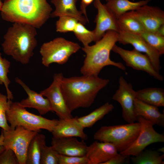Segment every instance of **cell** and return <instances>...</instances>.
Segmentation results:
<instances>
[{"mask_svg": "<svg viewBox=\"0 0 164 164\" xmlns=\"http://www.w3.org/2000/svg\"><path fill=\"white\" fill-rule=\"evenodd\" d=\"M4 137L2 132L1 131L0 135V145H3Z\"/></svg>", "mask_w": 164, "mask_h": 164, "instance_id": "cell-39", "label": "cell"}, {"mask_svg": "<svg viewBox=\"0 0 164 164\" xmlns=\"http://www.w3.org/2000/svg\"><path fill=\"white\" fill-rule=\"evenodd\" d=\"M59 164H88L86 156H67L59 154Z\"/></svg>", "mask_w": 164, "mask_h": 164, "instance_id": "cell-34", "label": "cell"}, {"mask_svg": "<svg viewBox=\"0 0 164 164\" xmlns=\"http://www.w3.org/2000/svg\"><path fill=\"white\" fill-rule=\"evenodd\" d=\"M52 11L47 0H5L1 14L5 21L25 23L37 29L47 21Z\"/></svg>", "mask_w": 164, "mask_h": 164, "instance_id": "cell-2", "label": "cell"}, {"mask_svg": "<svg viewBox=\"0 0 164 164\" xmlns=\"http://www.w3.org/2000/svg\"><path fill=\"white\" fill-rule=\"evenodd\" d=\"M78 0H51V2L55 7V10L52 12L50 17L52 18L62 16H69L77 19L79 22L84 25L88 20L83 15L80 11L76 7Z\"/></svg>", "mask_w": 164, "mask_h": 164, "instance_id": "cell-20", "label": "cell"}, {"mask_svg": "<svg viewBox=\"0 0 164 164\" xmlns=\"http://www.w3.org/2000/svg\"><path fill=\"white\" fill-rule=\"evenodd\" d=\"M0 164H19L18 159L13 151L5 149L0 153Z\"/></svg>", "mask_w": 164, "mask_h": 164, "instance_id": "cell-35", "label": "cell"}, {"mask_svg": "<svg viewBox=\"0 0 164 164\" xmlns=\"http://www.w3.org/2000/svg\"><path fill=\"white\" fill-rule=\"evenodd\" d=\"M130 156L118 153L103 164H124L129 163Z\"/></svg>", "mask_w": 164, "mask_h": 164, "instance_id": "cell-36", "label": "cell"}, {"mask_svg": "<svg viewBox=\"0 0 164 164\" xmlns=\"http://www.w3.org/2000/svg\"><path fill=\"white\" fill-rule=\"evenodd\" d=\"M109 81L108 79L98 76L63 77L61 81V90L70 112L79 108L90 107L98 93Z\"/></svg>", "mask_w": 164, "mask_h": 164, "instance_id": "cell-1", "label": "cell"}, {"mask_svg": "<svg viewBox=\"0 0 164 164\" xmlns=\"http://www.w3.org/2000/svg\"><path fill=\"white\" fill-rule=\"evenodd\" d=\"M15 82L20 85L26 92L28 97L20 102L25 108H32L36 109L40 115H44L52 111L50 102L46 98L40 93H38L30 89L23 81L18 77L15 78Z\"/></svg>", "mask_w": 164, "mask_h": 164, "instance_id": "cell-19", "label": "cell"}, {"mask_svg": "<svg viewBox=\"0 0 164 164\" xmlns=\"http://www.w3.org/2000/svg\"><path fill=\"white\" fill-rule=\"evenodd\" d=\"M159 152H161L164 153V147L159 149L157 150Z\"/></svg>", "mask_w": 164, "mask_h": 164, "instance_id": "cell-40", "label": "cell"}, {"mask_svg": "<svg viewBox=\"0 0 164 164\" xmlns=\"http://www.w3.org/2000/svg\"><path fill=\"white\" fill-rule=\"evenodd\" d=\"M10 62L5 58H3L0 53V84H4L5 87L8 100H12L13 96L9 88L10 81L7 75L9 73Z\"/></svg>", "mask_w": 164, "mask_h": 164, "instance_id": "cell-29", "label": "cell"}, {"mask_svg": "<svg viewBox=\"0 0 164 164\" xmlns=\"http://www.w3.org/2000/svg\"><path fill=\"white\" fill-rule=\"evenodd\" d=\"M107 2L109 1V0H105ZM132 1H134L135 0H132Z\"/></svg>", "mask_w": 164, "mask_h": 164, "instance_id": "cell-43", "label": "cell"}, {"mask_svg": "<svg viewBox=\"0 0 164 164\" xmlns=\"http://www.w3.org/2000/svg\"><path fill=\"white\" fill-rule=\"evenodd\" d=\"M151 0L134 2L129 0H109L105 5L117 18L126 12L136 10L141 7L147 5Z\"/></svg>", "mask_w": 164, "mask_h": 164, "instance_id": "cell-22", "label": "cell"}, {"mask_svg": "<svg viewBox=\"0 0 164 164\" xmlns=\"http://www.w3.org/2000/svg\"><path fill=\"white\" fill-rule=\"evenodd\" d=\"M137 121L141 125L139 133L135 141L127 149L120 154L128 156H135L144 150L151 144L164 142V135L154 128V125L143 118L138 116Z\"/></svg>", "mask_w": 164, "mask_h": 164, "instance_id": "cell-9", "label": "cell"}, {"mask_svg": "<svg viewBox=\"0 0 164 164\" xmlns=\"http://www.w3.org/2000/svg\"><path fill=\"white\" fill-rule=\"evenodd\" d=\"M7 100V96L0 92V128L6 131L12 129L6 118V112L9 105V101Z\"/></svg>", "mask_w": 164, "mask_h": 164, "instance_id": "cell-33", "label": "cell"}, {"mask_svg": "<svg viewBox=\"0 0 164 164\" xmlns=\"http://www.w3.org/2000/svg\"><path fill=\"white\" fill-rule=\"evenodd\" d=\"M3 4V2H2L1 0H0V11H1L2 5Z\"/></svg>", "mask_w": 164, "mask_h": 164, "instance_id": "cell-42", "label": "cell"}, {"mask_svg": "<svg viewBox=\"0 0 164 164\" xmlns=\"http://www.w3.org/2000/svg\"><path fill=\"white\" fill-rule=\"evenodd\" d=\"M51 146L59 154L67 156L85 155L87 146L75 137H53Z\"/></svg>", "mask_w": 164, "mask_h": 164, "instance_id": "cell-16", "label": "cell"}, {"mask_svg": "<svg viewBox=\"0 0 164 164\" xmlns=\"http://www.w3.org/2000/svg\"><path fill=\"white\" fill-rule=\"evenodd\" d=\"M135 12L145 30L155 32L164 24V12L158 7L145 5Z\"/></svg>", "mask_w": 164, "mask_h": 164, "instance_id": "cell-15", "label": "cell"}, {"mask_svg": "<svg viewBox=\"0 0 164 164\" xmlns=\"http://www.w3.org/2000/svg\"><path fill=\"white\" fill-rule=\"evenodd\" d=\"M155 32L161 36H164V24L159 27Z\"/></svg>", "mask_w": 164, "mask_h": 164, "instance_id": "cell-38", "label": "cell"}, {"mask_svg": "<svg viewBox=\"0 0 164 164\" xmlns=\"http://www.w3.org/2000/svg\"><path fill=\"white\" fill-rule=\"evenodd\" d=\"M79 22L76 18L69 16L59 17L56 22V31L60 33L73 32Z\"/></svg>", "mask_w": 164, "mask_h": 164, "instance_id": "cell-31", "label": "cell"}, {"mask_svg": "<svg viewBox=\"0 0 164 164\" xmlns=\"http://www.w3.org/2000/svg\"><path fill=\"white\" fill-rule=\"evenodd\" d=\"M118 32L109 30L94 44L82 48L86 55L80 70L83 75L98 76L102 69L108 66L125 70V67L123 63L113 61L110 58L111 51L118 42Z\"/></svg>", "mask_w": 164, "mask_h": 164, "instance_id": "cell-4", "label": "cell"}, {"mask_svg": "<svg viewBox=\"0 0 164 164\" xmlns=\"http://www.w3.org/2000/svg\"><path fill=\"white\" fill-rule=\"evenodd\" d=\"M73 32L77 39L82 43L84 46L89 45L91 42L95 41L93 31L88 29L80 22H78Z\"/></svg>", "mask_w": 164, "mask_h": 164, "instance_id": "cell-30", "label": "cell"}, {"mask_svg": "<svg viewBox=\"0 0 164 164\" xmlns=\"http://www.w3.org/2000/svg\"><path fill=\"white\" fill-rule=\"evenodd\" d=\"M77 117L66 119H59L52 133L56 138L79 137L83 140L87 139L84 128L77 120Z\"/></svg>", "mask_w": 164, "mask_h": 164, "instance_id": "cell-18", "label": "cell"}, {"mask_svg": "<svg viewBox=\"0 0 164 164\" xmlns=\"http://www.w3.org/2000/svg\"><path fill=\"white\" fill-rule=\"evenodd\" d=\"M5 149L3 145H0V153L2 152Z\"/></svg>", "mask_w": 164, "mask_h": 164, "instance_id": "cell-41", "label": "cell"}, {"mask_svg": "<svg viewBox=\"0 0 164 164\" xmlns=\"http://www.w3.org/2000/svg\"><path fill=\"white\" fill-rule=\"evenodd\" d=\"M59 155L51 146L45 145L41 152L40 164H59Z\"/></svg>", "mask_w": 164, "mask_h": 164, "instance_id": "cell-32", "label": "cell"}, {"mask_svg": "<svg viewBox=\"0 0 164 164\" xmlns=\"http://www.w3.org/2000/svg\"><path fill=\"white\" fill-rule=\"evenodd\" d=\"M113 144L95 141L87 147L86 155L88 164H103L118 153Z\"/></svg>", "mask_w": 164, "mask_h": 164, "instance_id": "cell-17", "label": "cell"}, {"mask_svg": "<svg viewBox=\"0 0 164 164\" xmlns=\"http://www.w3.org/2000/svg\"><path fill=\"white\" fill-rule=\"evenodd\" d=\"M118 41L123 45L130 44L134 49L144 53L150 59L153 67L158 72L161 69L160 57L161 56L152 48L139 35L123 31L118 32Z\"/></svg>", "mask_w": 164, "mask_h": 164, "instance_id": "cell-13", "label": "cell"}, {"mask_svg": "<svg viewBox=\"0 0 164 164\" xmlns=\"http://www.w3.org/2000/svg\"><path fill=\"white\" fill-rule=\"evenodd\" d=\"M4 137L3 146L12 150L16 155L19 164H26L27 150L29 143L38 132L29 131L20 126L6 131L2 129Z\"/></svg>", "mask_w": 164, "mask_h": 164, "instance_id": "cell-8", "label": "cell"}, {"mask_svg": "<svg viewBox=\"0 0 164 164\" xmlns=\"http://www.w3.org/2000/svg\"><path fill=\"white\" fill-rule=\"evenodd\" d=\"M46 137L38 133L32 138L27 150L26 164H40L42 150L46 145Z\"/></svg>", "mask_w": 164, "mask_h": 164, "instance_id": "cell-25", "label": "cell"}, {"mask_svg": "<svg viewBox=\"0 0 164 164\" xmlns=\"http://www.w3.org/2000/svg\"><path fill=\"white\" fill-rule=\"evenodd\" d=\"M62 73L54 74L51 85L39 93L48 100L52 111L55 112L59 119L73 118L62 94L61 84L63 77Z\"/></svg>", "mask_w": 164, "mask_h": 164, "instance_id": "cell-12", "label": "cell"}, {"mask_svg": "<svg viewBox=\"0 0 164 164\" xmlns=\"http://www.w3.org/2000/svg\"><path fill=\"white\" fill-rule=\"evenodd\" d=\"M80 48L78 43L63 37L55 38L44 43L41 46L39 53L42 56V63L46 67L53 63L63 64Z\"/></svg>", "mask_w": 164, "mask_h": 164, "instance_id": "cell-7", "label": "cell"}, {"mask_svg": "<svg viewBox=\"0 0 164 164\" xmlns=\"http://www.w3.org/2000/svg\"><path fill=\"white\" fill-rule=\"evenodd\" d=\"M135 111L136 117H141L154 125L164 127V114L158 107L144 103L136 98L135 101Z\"/></svg>", "mask_w": 164, "mask_h": 164, "instance_id": "cell-21", "label": "cell"}, {"mask_svg": "<svg viewBox=\"0 0 164 164\" xmlns=\"http://www.w3.org/2000/svg\"><path fill=\"white\" fill-rule=\"evenodd\" d=\"M136 98L158 107L164 106V90L159 87H149L136 91Z\"/></svg>", "mask_w": 164, "mask_h": 164, "instance_id": "cell-24", "label": "cell"}, {"mask_svg": "<svg viewBox=\"0 0 164 164\" xmlns=\"http://www.w3.org/2000/svg\"><path fill=\"white\" fill-rule=\"evenodd\" d=\"M117 22L119 32L123 31L140 34L145 30L136 17L135 11L128 12L120 15L117 18Z\"/></svg>", "mask_w": 164, "mask_h": 164, "instance_id": "cell-23", "label": "cell"}, {"mask_svg": "<svg viewBox=\"0 0 164 164\" xmlns=\"http://www.w3.org/2000/svg\"><path fill=\"white\" fill-rule=\"evenodd\" d=\"M9 101L6 112V118L12 129L20 126L27 130L40 132L41 129L52 132L58 120L50 119L27 111L18 102Z\"/></svg>", "mask_w": 164, "mask_h": 164, "instance_id": "cell-5", "label": "cell"}, {"mask_svg": "<svg viewBox=\"0 0 164 164\" xmlns=\"http://www.w3.org/2000/svg\"><path fill=\"white\" fill-rule=\"evenodd\" d=\"M118 81V88L112 98L120 104L124 120L129 123L135 122L137 121L135 111L136 91L131 84L128 83L123 76L120 77Z\"/></svg>", "mask_w": 164, "mask_h": 164, "instance_id": "cell-11", "label": "cell"}, {"mask_svg": "<svg viewBox=\"0 0 164 164\" xmlns=\"http://www.w3.org/2000/svg\"><path fill=\"white\" fill-rule=\"evenodd\" d=\"M164 153L160 155L158 151L143 150L131 157L134 164H164Z\"/></svg>", "mask_w": 164, "mask_h": 164, "instance_id": "cell-27", "label": "cell"}, {"mask_svg": "<svg viewBox=\"0 0 164 164\" xmlns=\"http://www.w3.org/2000/svg\"><path fill=\"white\" fill-rule=\"evenodd\" d=\"M94 0H81L80 5V11L85 17L88 19L86 13V8L87 7L91 4Z\"/></svg>", "mask_w": 164, "mask_h": 164, "instance_id": "cell-37", "label": "cell"}, {"mask_svg": "<svg viewBox=\"0 0 164 164\" xmlns=\"http://www.w3.org/2000/svg\"><path fill=\"white\" fill-rule=\"evenodd\" d=\"M114 106L107 102L99 108L86 115L77 117V120L84 128L92 127L105 115L112 111Z\"/></svg>", "mask_w": 164, "mask_h": 164, "instance_id": "cell-26", "label": "cell"}, {"mask_svg": "<svg viewBox=\"0 0 164 164\" xmlns=\"http://www.w3.org/2000/svg\"><path fill=\"white\" fill-rule=\"evenodd\" d=\"M94 7L97 9V13L94 22L96 27L93 30L95 36V42L100 40L106 32L112 30L118 32L117 18L105 4L100 0H94Z\"/></svg>", "mask_w": 164, "mask_h": 164, "instance_id": "cell-14", "label": "cell"}, {"mask_svg": "<svg viewBox=\"0 0 164 164\" xmlns=\"http://www.w3.org/2000/svg\"><path fill=\"white\" fill-rule=\"evenodd\" d=\"M36 28L22 22L13 23L4 36V53L23 64L29 63L37 45Z\"/></svg>", "mask_w": 164, "mask_h": 164, "instance_id": "cell-3", "label": "cell"}, {"mask_svg": "<svg viewBox=\"0 0 164 164\" xmlns=\"http://www.w3.org/2000/svg\"><path fill=\"white\" fill-rule=\"evenodd\" d=\"M112 50L120 55L127 66L135 70L145 71L158 80H163V76L155 69L145 54H143L134 49L131 50H125L116 44Z\"/></svg>", "mask_w": 164, "mask_h": 164, "instance_id": "cell-10", "label": "cell"}, {"mask_svg": "<svg viewBox=\"0 0 164 164\" xmlns=\"http://www.w3.org/2000/svg\"><path fill=\"white\" fill-rule=\"evenodd\" d=\"M139 35L161 55L164 54V36L158 34L155 32L145 30Z\"/></svg>", "mask_w": 164, "mask_h": 164, "instance_id": "cell-28", "label": "cell"}, {"mask_svg": "<svg viewBox=\"0 0 164 164\" xmlns=\"http://www.w3.org/2000/svg\"><path fill=\"white\" fill-rule=\"evenodd\" d=\"M139 122L128 124L101 127L94 134V138L100 142L113 144L119 152L124 151L133 143L140 131Z\"/></svg>", "mask_w": 164, "mask_h": 164, "instance_id": "cell-6", "label": "cell"}]
</instances>
